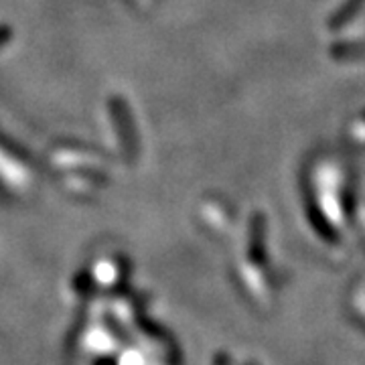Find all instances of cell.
<instances>
[{"label":"cell","instance_id":"obj_1","mask_svg":"<svg viewBox=\"0 0 365 365\" xmlns=\"http://www.w3.org/2000/svg\"><path fill=\"white\" fill-rule=\"evenodd\" d=\"M0 179L11 182L13 187H25L31 181V173L16 158H13L11 153H4L0 148Z\"/></svg>","mask_w":365,"mask_h":365},{"label":"cell","instance_id":"obj_2","mask_svg":"<svg viewBox=\"0 0 365 365\" xmlns=\"http://www.w3.org/2000/svg\"><path fill=\"white\" fill-rule=\"evenodd\" d=\"M9 39H11V29L2 26V29H0V45H2V43H6Z\"/></svg>","mask_w":365,"mask_h":365}]
</instances>
